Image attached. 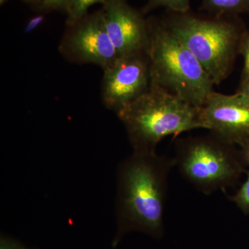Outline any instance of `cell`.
<instances>
[{"instance_id":"cell-19","label":"cell","mask_w":249,"mask_h":249,"mask_svg":"<svg viewBox=\"0 0 249 249\" xmlns=\"http://www.w3.org/2000/svg\"><path fill=\"white\" fill-rule=\"evenodd\" d=\"M237 92L244 95L249 99V78L241 81L240 88H239Z\"/></svg>"},{"instance_id":"cell-18","label":"cell","mask_w":249,"mask_h":249,"mask_svg":"<svg viewBox=\"0 0 249 249\" xmlns=\"http://www.w3.org/2000/svg\"><path fill=\"white\" fill-rule=\"evenodd\" d=\"M239 154L242 164L244 166L249 168V142L244 145L243 146L240 147Z\"/></svg>"},{"instance_id":"cell-5","label":"cell","mask_w":249,"mask_h":249,"mask_svg":"<svg viewBox=\"0 0 249 249\" xmlns=\"http://www.w3.org/2000/svg\"><path fill=\"white\" fill-rule=\"evenodd\" d=\"M173 160L183 178L207 196L233 186L246 171L235 145L211 132L177 140Z\"/></svg>"},{"instance_id":"cell-14","label":"cell","mask_w":249,"mask_h":249,"mask_svg":"<svg viewBox=\"0 0 249 249\" xmlns=\"http://www.w3.org/2000/svg\"><path fill=\"white\" fill-rule=\"evenodd\" d=\"M73 0H42L40 6L44 11H60L68 14Z\"/></svg>"},{"instance_id":"cell-9","label":"cell","mask_w":249,"mask_h":249,"mask_svg":"<svg viewBox=\"0 0 249 249\" xmlns=\"http://www.w3.org/2000/svg\"><path fill=\"white\" fill-rule=\"evenodd\" d=\"M105 24L119 57L146 53L148 21L126 0H107L103 4Z\"/></svg>"},{"instance_id":"cell-16","label":"cell","mask_w":249,"mask_h":249,"mask_svg":"<svg viewBox=\"0 0 249 249\" xmlns=\"http://www.w3.org/2000/svg\"><path fill=\"white\" fill-rule=\"evenodd\" d=\"M45 19L46 17L44 14L36 15L29 18L24 26V34H31L37 30L45 22Z\"/></svg>"},{"instance_id":"cell-6","label":"cell","mask_w":249,"mask_h":249,"mask_svg":"<svg viewBox=\"0 0 249 249\" xmlns=\"http://www.w3.org/2000/svg\"><path fill=\"white\" fill-rule=\"evenodd\" d=\"M59 51L69 61L93 64L103 70L119 58L106 30L102 9L68 26Z\"/></svg>"},{"instance_id":"cell-4","label":"cell","mask_w":249,"mask_h":249,"mask_svg":"<svg viewBox=\"0 0 249 249\" xmlns=\"http://www.w3.org/2000/svg\"><path fill=\"white\" fill-rule=\"evenodd\" d=\"M163 21L166 27L200 62L214 85L227 79L240 52L243 36L224 17L203 18L175 14Z\"/></svg>"},{"instance_id":"cell-7","label":"cell","mask_w":249,"mask_h":249,"mask_svg":"<svg viewBox=\"0 0 249 249\" xmlns=\"http://www.w3.org/2000/svg\"><path fill=\"white\" fill-rule=\"evenodd\" d=\"M151 86L150 62L146 53L119 57L103 70V104L118 114L146 92Z\"/></svg>"},{"instance_id":"cell-12","label":"cell","mask_w":249,"mask_h":249,"mask_svg":"<svg viewBox=\"0 0 249 249\" xmlns=\"http://www.w3.org/2000/svg\"><path fill=\"white\" fill-rule=\"evenodd\" d=\"M107 0H73L71 9L67 14V26L72 25L88 14L91 6L96 4H105Z\"/></svg>"},{"instance_id":"cell-1","label":"cell","mask_w":249,"mask_h":249,"mask_svg":"<svg viewBox=\"0 0 249 249\" xmlns=\"http://www.w3.org/2000/svg\"><path fill=\"white\" fill-rule=\"evenodd\" d=\"M173 166V158L157 152H133L121 162L117 171V231L113 247L129 232L163 237L168 176Z\"/></svg>"},{"instance_id":"cell-11","label":"cell","mask_w":249,"mask_h":249,"mask_svg":"<svg viewBox=\"0 0 249 249\" xmlns=\"http://www.w3.org/2000/svg\"><path fill=\"white\" fill-rule=\"evenodd\" d=\"M190 4L191 0H147L142 12L147 14L157 8H165L175 14H185L189 11Z\"/></svg>"},{"instance_id":"cell-21","label":"cell","mask_w":249,"mask_h":249,"mask_svg":"<svg viewBox=\"0 0 249 249\" xmlns=\"http://www.w3.org/2000/svg\"><path fill=\"white\" fill-rule=\"evenodd\" d=\"M9 1V0H0V4L3 5L4 4L6 1Z\"/></svg>"},{"instance_id":"cell-8","label":"cell","mask_w":249,"mask_h":249,"mask_svg":"<svg viewBox=\"0 0 249 249\" xmlns=\"http://www.w3.org/2000/svg\"><path fill=\"white\" fill-rule=\"evenodd\" d=\"M203 129L234 145L249 142V99L213 91L200 107Z\"/></svg>"},{"instance_id":"cell-17","label":"cell","mask_w":249,"mask_h":249,"mask_svg":"<svg viewBox=\"0 0 249 249\" xmlns=\"http://www.w3.org/2000/svg\"><path fill=\"white\" fill-rule=\"evenodd\" d=\"M1 249H32L28 248L18 241L11 238V237L1 236Z\"/></svg>"},{"instance_id":"cell-13","label":"cell","mask_w":249,"mask_h":249,"mask_svg":"<svg viewBox=\"0 0 249 249\" xmlns=\"http://www.w3.org/2000/svg\"><path fill=\"white\" fill-rule=\"evenodd\" d=\"M230 199L244 213L249 214V170L247 172V179Z\"/></svg>"},{"instance_id":"cell-2","label":"cell","mask_w":249,"mask_h":249,"mask_svg":"<svg viewBox=\"0 0 249 249\" xmlns=\"http://www.w3.org/2000/svg\"><path fill=\"white\" fill-rule=\"evenodd\" d=\"M116 115L137 153L156 152L165 137L203 128L200 107L152 85Z\"/></svg>"},{"instance_id":"cell-15","label":"cell","mask_w":249,"mask_h":249,"mask_svg":"<svg viewBox=\"0 0 249 249\" xmlns=\"http://www.w3.org/2000/svg\"><path fill=\"white\" fill-rule=\"evenodd\" d=\"M240 52L243 55L244 58L242 80H245L249 78V31L245 36H243L242 42H241Z\"/></svg>"},{"instance_id":"cell-20","label":"cell","mask_w":249,"mask_h":249,"mask_svg":"<svg viewBox=\"0 0 249 249\" xmlns=\"http://www.w3.org/2000/svg\"><path fill=\"white\" fill-rule=\"evenodd\" d=\"M22 1H24V2L29 3V4L39 5L40 6L42 0H22Z\"/></svg>"},{"instance_id":"cell-10","label":"cell","mask_w":249,"mask_h":249,"mask_svg":"<svg viewBox=\"0 0 249 249\" xmlns=\"http://www.w3.org/2000/svg\"><path fill=\"white\" fill-rule=\"evenodd\" d=\"M203 8L216 17L249 11V0H203Z\"/></svg>"},{"instance_id":"cell-3","label":"cell","mask_w":249,"mask_h":249,"mask_svg":"<svg viewBox=\"0 0 249 249\" xmlns=\"http://www.w3.org/2000/svg\"><path fill=\"white\" fill-rule=\"evenodd\" d=\"M148 27L151 85L201 107L213 91L211 77L163 21H148Z\"/></svg>"}]
</instances>
